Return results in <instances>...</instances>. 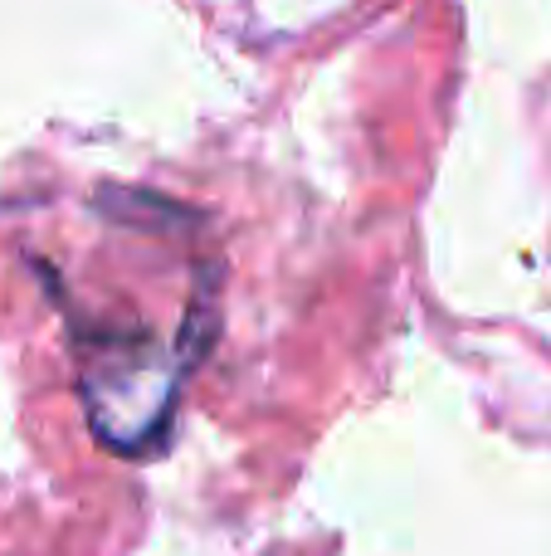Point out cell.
<instances>
[{
    "mask_svg": "<svg viewBox=\"0 0 551 556\" xmlns=\"http://www.w3.org/2000/svg\"><path fill=\"white\" fill-rule=\"evenodd\" d=\"M78 395L88 430L117 454L162 450L176 410L181 362L142 327H78Z\"/></svg>",
    "mask_w": 551,
    "mask_h": 556,
    "instance_id": "obj_1",
    "label": "cell"
}]
</instances>
